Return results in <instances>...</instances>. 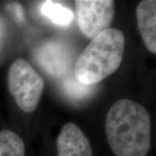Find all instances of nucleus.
I'll use <instances>...</instances> for the list:
<instances>
[{"label": "nucleus", "instance_id": "1", "mask_svg": "<svg viewBox=\"0 0 156 156\" xmlns=\"http://www.w3.org/2000/svg\"><path fill=\"white\" fill-rule=\"evenodd\" d=\"M105 132L115 156H146L150 149V115L134 101L122 99L112 105L105 119Z\"/></svg>", "mask_w": 156, "mask_h": 156}, {"label": "nucleus", "instance_id": "2", "mask_svg": "<svg viewBox=\"0 0 156 156\" xmlns=\"http://www.w3.org/2000/svg\"><path fill=\"white\" fill-rule=\"evenodd\" d=\"M125 50L122 30L108 29L91 39L75 65V77L86 85H95L119 69Z\"/></svg>", "mask_w": 156, "mask_h": 156}, {"label": "nucleus", "instance_id": "3", "mask_svg": "<svg viewBox=\"0 0 156 156\" xmlns=\"http://www.w3.org/2000/svg\"><path fill=\"white\" fill-rule=\"evenodd\" d=\"M8 89L18 107L26 113L33 112L38 105L44 89V80L24 59L12 62L8 71Z\"/></svg>", "mask_w": 156, "mask_h": 156}, {"label": "nucleus", "instance_id": "4", "mask_svg": "<svg viewBox=\"0 0 156 156\" xmlns=\"http://www.w3.org/2000/svg\"><path fill=\"white\" fill-rule=\"evenodd\" d=\"M76 12L81 32L93 39L109 29L115 17V5L112 0H77Z\"/></svg>", "mask_w": 156, "mask_h": 156}, {"label": "nucleus", "instance_id": "5", "mask_svg": "<svg viewBox=\"0 0 156 156\" xmlns=\"http://www.w3.org/2000/svg\"><path fill=\"white\" fill-rule=\"evenodd\" d=\"M35 58L46 72L56 77L65 75L72 62L69 48L58 41H47L40 45L35 51Z\"/></svg>", "mask_w": 156, "mask_h": 156}, {"label": "nucleus", "instance_id": "6", "mask_svg": "<svg viewBox=\"0 0 156 156\" xmlns=\"http://www.w3.org/2000/svg\"><path fill=\"white\" fill-rule=\"evenodd\" d=\"M57 156H93L88 138L73 122L66 123L56 140Z\"/></svg>", "mask_w": 156, "mask_h": 156}, {"label": "nucleus", "instance_id": "7", "mask_svg": "<svg viewBox=\"0 0 156 156\" xmlns=\"http://www.w3.org/2000/svg\"><path fill=\"white\" fill-rule=\"evenodd\" d=\"M136 19L146 48L156 54V1H141L136 8Z\"/></svg>", "mask_w": 156, "mask_h": 156}, {"label": "nucleus", "instance_id": "8", "mask_svg": "<svg viewBox=\"0 0 156 156\" xmlns=\"http://www.w3.org/2000/svg\"><path fill=\"white\" fill-rule=\"evenodd\" d=\"M25 147L23 140L11 130L0 132V156H24Z\"/></svg>", "mask_w": 156, "mask_h": 156}, {"label": "nucleus", "instance_id": "9", "mask_svg": "<svg viewBox=\"0 0 156 156\" xmlns=\"http://www.w3.org/2000/svg\"><path fill=\"white\" fill-rule=\"evenodd\" d=\"M41 11L45 17L50 18L51 22L58 25H67L73 18L72 11L52 1L45 2L42 5Z\"/></svg>", "mask_w": 156, "mask_h": 156}, {"label": "nucleus", "instance_id": "10", "mask_svg": "<svg viewBox=\"0 0 156 156\" xmlns=\"http://www.w3.org/2000/svg\"><path fill=\"white\" fill-rule=\"evenodd\" d=\"M94 87L95 85H86L80 83L76 77L69 78L63 84V89L68 95L74 99L78 100H81L89 95Z\"/></svg>", "mask_w": 156, "mask_h": 156}]
</instances>
